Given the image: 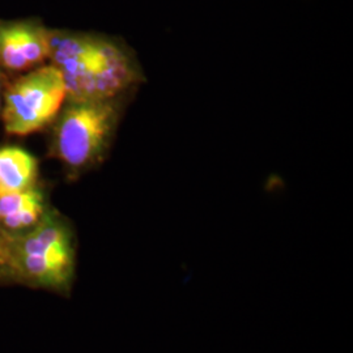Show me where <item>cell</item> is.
<instances>
[{"label":"cell","mask_w":353,"mask_h":353,"mask_svg":"<svg viewBox=\"0 0 353 353\" xmlns=\"http://www.w3.org/2000/svg\"><path fill=\"white\" fill-rule=\"evenodd\" d=\"M49 61L63 76L67 100L125 96L143 79L126 46L100 34L50 29Z\"/></svg>","instance_id":"obj_1"},{"label":"cell","mask_w":353,"mask_h":353,"mask_svg":"<svg viewBox=\"0 0 353 353\" xmlns=\"http://www.w3.org/2000/svg\"><path fill=\"white\" fill-rule=\"evenodd\" d=\"M127 94L109 100H65L51 123L49 156L76 178L103 161L125 109Z\"/></svg>","instance_id":"obj_2"},{"label":"cell","mask_w":353,"mask_h":353,"mask_svg":"<svg viewBox=\"0 0 353 353\" xmlns=\"http://www.w3.org/2000/svg\"><path fill=\"white\" fill-rule=\"evenodd\" d=\"M76 270L74 229L51 207L37 225L11 239V279L29 285L70 293Z\"/></svg>","instance_id":"obj_3"},{"label":"cell","mask_w":353,"mask_h":353,"mask_svg":"<svg viewBox=\"0 0 353 353\" xmlns=\"http://www.w3.org/2000/svg\"><path fill=\"white\" fill-rule=\"evenodd\" d=\"M65 100L63 76L51 63L8 80L0 113L6 134L21 138L49 128Z\"/></svg>","instance_id":"obj_4"},{"label":"cell","mask_w":353,"mask_h":353,"mask_svg":"<svg viewBox=\"0 0 353 353\" xmlns=\"http://www.w3.org/2000/svg\"><path fill=\"white\" fill-rule=\"evenodd\" d=\"M50 29L34 19L0 21V68L21 75L49 61Z\"/></svg>","instance_id":"obj_5"},{"label":"cell","mask_w":353,"mask_h":353,"mask_svg":"<svg viewBox=\"0 0 353 353\" xmlns=\"http://www.w3.org/2000/svg\"><path fill=\"white\" fill-rule=\"evenodd\" d=\"M48 192L41 182L30 189L0 196V229L17 237L36 227L50 210Z\"/></svg>","instance_id":"obj_6"},{"label":"cell","mask_w":353,"mask_h":353,"mask_svg":"<svg viewBox=\"0 0 353 353\" xmlns=\"http://www.w3.org/2000/svg\"><path fill=\"white\" fill-rule=\"evenodd\" d=\"M38 160L21 147L0 148V196L24 191L37 185Z\"/></svg>","instance_id":"obj_7"},{"label":"cell","mask_w":353,"mask_h":353,"mask_svg":"<svg viewBox=\"0 0 353 353\" xmlns=\"http://www.w3.org/2000/svg\"><path fill=\"white\" fill-rule=\"evenodd\" d=\"M11 279V239L0 229V280Z\"/></svg>","instance_id":"obj_8"},{"label":"cell","mask_w":353,"mask_h":353,"mask_svg":"<svg viewBox=\"0 0 353 353\" xmlns=\"http://www.w3.org/2000/svg\"><path fill=\"white\" fill-rule=\"evenodd\" d=\"M8 80H10V76L7 75V74L0 68V113H1V106H3V94H4V89L7 87Z\"/></svg>","instance_id":"obj_9"}]
</instances>
